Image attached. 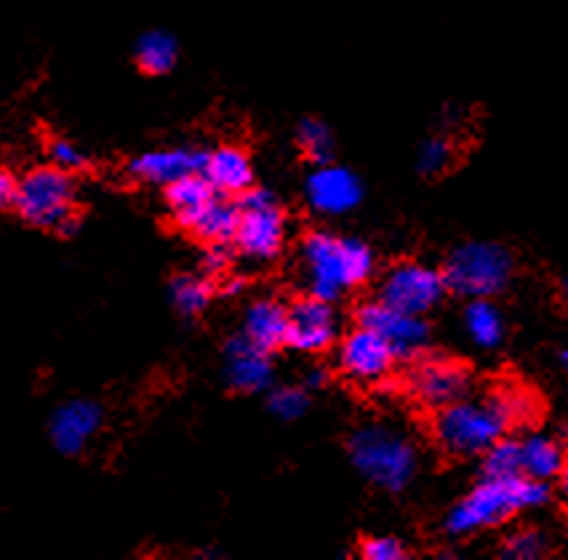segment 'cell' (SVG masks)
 Listing matches in <instances>:
<instances>
[{
    "mask_svg": "<svg viewBox=\"0 0 568 560\" xmlns=\"http://www.w3.org/2000/svg\"><path fill=\"white\" fill-rule=\"evenodd\" d=\"M310 294L334 302L349 288L372 278L374 254L358 238H336L332 233H310L302 243Z\"/></svg>",
    "mask_w": 568,
    "mask_h": 560,
    "instance_id": "cell-2",
    "label": "cell"
},
{
    "mask_svg": "<svg viewBox=\"0 0 568 560\" xmlns=\"http://www.w3.org/2000/svg\"><path fill=\"white\" fill-rule=\"evenodd\" d=\"M328 381V374L323 371V368H313V371L307 374V385L310 387H323Z\"/></svg>",
    "mask_w": 568,
    "mask_h": 560,
    "instance_id": "cell-35",
    "label": "cell"
},
{
    "mask_svg": "<svg viewBox=\"0 0 568 560\" xmlns=\"http://www.w3.org/2000/svg\"><path fill=\"white\" fill-rule=\"evenodd\" d=\"M564 462V446L550 435H528L526 440H520V470H524V476L537 480L558 478Z\"/></svg>",
    "mask_w": 568,
    "mask_h": 560,
    "instance_id": "cell-20",
    "label": "cell"
},
{
    "mask_svg": "<svg viewBox=\"0 0 568 560\" xmlns=\"http://www.w3.org/2000/svg\"><path fill=\"white\" fill-rule=\"evenodd\" d=\"M513 254L499 243H462L448 256L444 281L446 288L467 299H491L501 294L513 278Z\"/></svg>",
    "mask_w": 568,
    "mask_h": 560,
    "instance_id": "cell-5",
    "label": "cell"
},
{
    "mask_svg": "<svg viewBox=\"0 0 568 560\" xmlns=\"http://www.w3.org/2000/svg\"><path fill=\"white\" fill-rule=\"evenodd\" d=\"M220 195L211 182L203 174H187L182 180L166 184V203L171 208V216L180 227L190 230V224L197 220L203 208L209 206L214 197Z\"/></svg>",
    "mask_w": 568,
    "mask_h": 560,
    "instance_id": "cell-19",
    "label": "cell"
},
{
    "mask_svg": "<svg viewBox=\"0 0 568 560\" xmlns=\"http://www.w3.org/2000/svg\"><path fill=\"white\" fill-rule=\"evenodd\" d=\"M564 288H566V294H568V278H566V283H564Z\"/></svg>",
    "mask_w": 568,
    "mask_h": 560,
    "instance_id": "cell-39",
    "label": "cell"
},
{
    "mask_svg": "<svg viewBox=\"0 0 568 560\" xmlns=\"http://www.w3.org/2000/svg\"><path fill=\"white\" fill-rule=\"evenodd\" d=\"M358 326L374 328L376 334L385 336L395 358L403 360H412L419 353H425L427 342H430V326L422 320V315L400 313V309L379 299L358 309Z\"/></svg>",
    "mask_w": 568,
    "mask_h": 560,
    "instance_id": "cell-9",
    "label": "cell"
},
{
    "mask_svg": "<svg viewBox=\"0 0 568 560\" xmlns=\"http://www.w3.org/2000/svg\"><path fill=\"white\" fill-rule=\"evenodd\" d=\"M336 339V315L332 302L305 296L288 309L286 345L300 353H321Z\"/></svg>",
    "mask_w": 568,
    "mask_h": 560,
    "instance_id": "cell-11",
    "label": "cell"
},
{
    "mask_svg": "<svg viewBox=\"0 0 568 560\" xmlns=\"http://www.w3.org/2000/svg\"><path fill=\"white\" fill-rule=\"evenodd\" d=\"M339 364L345 368L347 377L358 381H379L389 374V368L395 364L393 347L387 345V339L382 334H376L374 328L358 326L353 334H347V339L342 342Z\"/></svg>",
    "mask_w": 568,
    "mask_h": 560,
    "instance_id": "cell-12",
    "label": "cell"
},
{
    "mask_svg": "<svg viewBox=\"0 0 568 560\" xmlns=\"http://www.w3.org/2000/svg\"><path fill=\"white\" fill-rule=\"evenodd\" d=\"M412 390L422 404L444 408L465 398V393L470 390V374L454 360H427L414 371Z\"/></svg>",
    "mask_w": 568,
    "mask_h": 560,
    "instance_id": "cell-16",
    "label": "cell"
},
{
    "mask_svg": "<svg viewBox=\"0 0 568 560\" xmlns=\"http://www.w3.org/2000/svg\"><path fill=\"white\" fill-rule=\"evenodd\" d=\"M296 142H300L302 153H305L315 166L321 163H332L334 157V134L326 123L318 118H305L296 126Z\"/></svg>",
    "mask_w": 568,
    "mask_h": 560,
    "instance_id": "cell-24",
    "label": "cell"
},
{
    "mask_svg": "<svg viewBox=\"0 0 568 560\" xmlns=\"http://www.w3.org/2000/svg\"><path fill=\"white\" fill-rule=\"evenodd\" d=\"M49 157L54 166L70 171V174L72 171H81L89 166V155H85V150H81L75 142H70V140H51Z\"/></svg>",
    "mask_w": 568,
    "mask_h": 560,
    "instance_id": "cell-30",
    "label": "cell"
},
{
    "mask_svg": "<svg viewBox=\"0 0 568 560\" xmlns=\"http://www.w3.org/2000/svg\"><path fill=\"white\" fill-rule=\"evenodd\" d=\"M230 265V252L227 243H209L206 254H203V269L209 275H220Z\"/></svg>",
    "mask_w": 568,
    "mask_h": 560,
    "instance_id": "cell-32",
    "label": "cell"
},
{
    "mask_svg": "<svg viewBox=\"0 0 568 560\" xmlns=\"http://www.w3.org/2000/svg\"><path fill=\"white\" fill-rule=\"evenodd\" d=\"M243 288H246V283H243V278H230L227 283H224V294H230V296L241 294Z\"/></svg>",
    "mask_w": 568,
    "mask_h": 560,
    "instance_id": "cell-36",
    "label": "cell"
},
{
    "mask_svg": "<svg viewBox=\"0 0 568 560\" xmlns=\"http://www.w3.org/2000/svg\"><path fill=\"white\" fill-rule=\"evenodd\" d=\"M203 176L211 182V187L220 195H243L254 187V166L251 157L237 144H222V147L206 153L203 163Z\"/></svg>",
    "mask_w": 568,
    "mask_h": 560,
    "instance_id": "cell-17",
    "label": "cell"
},
{
    "mask_svg": "<svg viewBox=\"0 0 568 560\" xmlns=\"http://www.w3.org/2000/svg\"><path fill=\"white\" fill-rule=\"evenodd\" d=\"M134 59L139 70L148 72V75H166L180 59V43L166 30H148L136 41Z\"/></svg>",
    "mask_w": 568,
    "mask_h": 560,
    "instance_id": "cell-23",
    "label": "cell"
},
{
    "mask_svg": "<svg viewBox=\"0 0 568 560\" xmlns=\"http://www.w3.org/2000/svg\"><path fill=\"white\" fill-rule=\"evenodd\" d=\"M17 187H19V180L11 171L0 169V211L3 208H11L17 201Z\"/></svg>",
    "mask_w": 568,
    "mask_h": 560,
    "instance_id": "cell-33",
    "label": "cell"
},
{
    "mask_svg": "<svg viewBox=\"0 0 568 560\" xmlns=\"http://www.w3.org/2000/svg\"><path fill=\"white\" fill-rule=\"evenodd\" d=\"M243 334L262 350L273 353L281 345H286L288 334V309L275 299H260L246 309V323Z\"/></svg>",
    "mask_w": 568,
    "mask_h": 560,
    "instance_id": "cell-18",
    "label": "cell"
},
{
    "mask_svg": "<svg viewBox=\"0 0 568 560\" xmlns=\"http://www.w3.org/2000/svg\"><path fill=\"white\" fill-rule=\"evenodd\" d=\"M206 153L197 147H169V150H150V153L136 155L129 163V174L139 182L166 184L182 180L187 174H201Z\"/></svg>",
    "mask_w": 568,
    "mask_h": 560,
    "instance_id": "cell-15",
    "label": "cell"
},
{
    "mask_svg": "<svg viewBox=\"0 0 568 560\" xmlns=\"http://www.w3.org/2000/svg\"><path fill=\"white\" fill-rule=\"evenodd\" d=\"M267 406L277 419L294 421L307 411L310 404H307V393L300 390V387H277V390H273V395H270Z\"/></svg>",
    "mask_w": 568,
    "mask_h": 560,
    "instance_id": "cell-29",
    "label": "cell"
},
{
    "mask_svg": "<svg viewBox=\"0 0 568 560\" xmlns=\"http://www.w3.org/2000/svg\"><path fill=\"white\" fill-rule=\"evenodd\" d=\"M545 552H547V542L537 529L515 531L505 542V547H501V558L507 560H539L545 558Z\"/></svg>",
    "mask_w": 568,
    "mask_h": 560,
    "instance_id": "cell-28",
    "label": "cell"
},
{
    "mask_svg": "<svg viewBox=\"0 0 568 560\" xmlns=\"http://www.w3.org/2000/svg\"><path fill=\"white\" fill-rule=\"evenodd\" d=\"M78 227H81V222H78V216H75V214H70L68 220H64L62 224H59L57 233H59V235H64V238H70V235H75V233H78Z\"/></svg>",
    "mask_w": 568,
    "mask_h": 560,
    "instance_id": "cell-34",
    "label": "cell"
},
{
    "mask_svg": "<svg viewBox=\"0 0 568 560\" xmlns=\"http://www.w3.org/2000/svg\"><path fill=\"white\" fill-rule=\"evenodd\" d=\"M305 195L313 211L323 216H342L363 201V184L353 171L334 163H321L305 182Z\"/></svg>",
    "mask_w": 568,
    "mask_h": 560,
    "instance_id": "cell-10",
    "label": "cell"
},
{
    "mask_svg": "<svg viewBox=\"0 0 568 560\" xmlns=\"http://www.w3.org/2000/svg\"><path fill=\"white\" fill-rule=\"evenodd\" d=\"M454 163V144L446 136H433L419 147V157H416V169L422 176H440L446 174L448 166Z\"/></svg>",
    "mask_w": 568,
    "mask_h": 560,
    "instance_id": "cell-27",
    "label": "cell"
},
{
    "mask_svg": "<svg viewBox=\"0 0 568 560\" xmlns=\"http://www.w3.org/2000/svg\"><path fill=\"white\" fill-rule=\"evenodd\" d=\"M102 406L94 400H68L54 411L49 421V438L64 457H75L102 427Z\"/></svg>",
    "mask_w": 568,
    "mask_h": 560,
    "instance_id": "cell-13",
    "label": "cell"
},
{
    "mask_svg": "<svg viewBox=\"0 0 568 560\" xmlns=\"http://www.w3.org/2000/svg\"><path fill=\"white\" fill-rule=\"evenodd\" d=\"M465 332L480 350H497L505 339V315L491 299H473L465 309Z\"/></svg>",
    "mask_w": 568,
    "mask_h": 560,
    "instance_id": "cell-21",
    "label": "cell"
},
{
    "mask_svg": "<svg viewBox=\"0 0 568 560\" xmlns=\"http://www.w3.org/2000/svg\"><path fill=\"white\" fill-rule=\"evenodd\" d=\"M211 294H214L211 283L197 275H180L171 283V302L182 315H201L209 307Z\"/></svg>",
    "mask_w": 568,
    "mask_h": 560,
    "instance_id": "cell-25",
    "label": "cell"
},
{
    "mask_svg": "<svg viewBox=\"0 0 568 560\" xmlns=\"http://www.w3.org/2000/svg\"><path fill=\"white\" fill-rule=\"evenodd\" d=\"M237 220H241V208L216 195L214 201L197 214V220L190 224V233L206 243H230L235 241Z\"/></svg>",
    "mask_w": 568,
    "mask_h": 560,
    "instance_id": "cell-22",
    "label": "cell"
},
{
    "mask_svg": "<svg viewBox=\"0 0 568 560\" xmlns=\"http://www.w3.org/2000/svg\"><path fill=\"white\" fill-rule=\"evenodd\" d=\"M484 472L486 478H510L524 476L520 470V440L499 438L497 444L484 451Z\"/></svg>",
    "mask_w": 568,
    "mask_h": 560,
    "instance_id": "cell-26",
    "label": "cell"
},
{
    "mask_svg": "<svg viewBox=\"0 0 568 560\" xmlns=\"http://www.w3.org/2000/svg\"><path fill=\"white\" fill-rule=\"evenodd\" d=\"M560 360H564V368H566V371H568V342H566L564 353H560Z\"/></svg>",
    "mask_w": 568,
    "mask_h": 560,
    "instance_id": "cell-38",
    "label": "cell"
},
{
    "mask_svg": "<svg viewBox=\"0 0 568 560\" xmlns=\"http://www.w3.org/2000/svg\"><path fill=\"white\" fill-rule=\"evenodd\" d=\"M513 425L505 390L486 398H459L435 417V438L452 457H478L488 446L505 438Z\"/></svg>",
    "mask_w": 568,
    "mask_h": 560,
    "instance_id": "cell-3",
    "label": "cell"
},
{
    "mask_svg": "<svg viewBox=\"0 0 568 560\" xmlns=\"http://www.w3.org/2000/svg\"><path fill=\"white\" fill-rule=\"evenodd\" d=\"M349 459L368 483L385 491H403L416 476L414 444L385 425L361 427L349 438Z\"/></svg>",
    "mask_w": 568,
    "mask_h": 560,
    "instance_id": "cell-4",
    "label": "cell"
},
{
    "mask_svg": "<svg viewBox=\"0 0 568 560\" xmlns=\"http://www.w3.org/2000/svg\"><path fill=\"white\" fill-rule=\"evenodd\" d=\"M558 480H560V491H564V497L568 499V459L564 462V470L558 472Z\"/></svg>",
    "mask_w": 568,
    "mask_h": 560,
    "instance_id": "cell-37",
    "label": "cell"
},
{
    "mask_svg": "<svg viewBox=\"0 0 568 560\" xmlns=\"http://www.w3.org/2000/svg\"><path fill=\"white\" fill-rule=\"evenodd\" d=\"M361 556L366 560H403L406 558V547L395 537H374L363 542Z\"/></svg>",
    "mask_w": 568,
    "mask_h": 560,
    "instance_id": "cell-31",
    "label": "cell"
},
{
    "mask_svg": "<svg viewBox=\"0 0 568 560\" xmlns=\"http://www.w3.org/2000/svg\"><path fill=\"white\" fill-rule=\"evenodd\" d=\"M446 294L444 273L419 265V262H400L385 275L379 286V302L408 315H425L440 305Z\"/></svg>",
    "mask_w": 568,
    "mask_h": 560,
    "instance_id": "cell-8",
    "label": "cell"
},
{
    "mask_svg": "<svg viewBox=\"0 0 568 560\" xmlns=\"http://www.w3.org/2000/svg\"><path fill=\"white\" fill-rule=\"evenodd\" d=\"M75 203V182L70 171L51 166H36L19 180L14 208L24 222L43 230H57L68 220Z\"/></svg>",
    "mask_w": 568,
    "mask_h": 560,
    "instance_id": "cell-6",
    "label": "cell"
},
{
    "mask_svg": "<svg viewBox=\"0 0 568 560\" xmlns=\"http://www.w3.org/2000/svg\"><path fill=\"white\" fill-rule=\"evenodd\" d=\"M224 379L237 393H262L273 381L270 353L256 347L246 334L235 336L224 347Z\"/></svg>",
    "mask_w": 568,
    "mask_h": 560,
    "instance_id": "cell-14",
    "label": "cell"
},
{
    "mask_svg": "<svg viewBox=\"0 0 568 560\" xmlns=\"http://www.w3.org/2000/svg\"><path fill=\"white\" fill-rule=\"evenodd\" d=\"M550 489L547 480H537L528 476L510 478H486L467 493L462 502L448 512L446 529L454 537H467L478 529H491V526L505 523L515 512L534 510V507L547 505Z\"/></svg>",
    "mask_w": 568,
    "mask_h": 560,
    "instance_id": "cell-1",
    "label": "cell"
},
{
    "mask_svg": "<svg viewBox=\"0 0 568 560\" xmlns=\"http://www.w3.org/2000/svg\"><path fill=\"white\" fill-rule=\"evenodd\" d=\"M241 220H237L235 243L248 259L270 262L281 254L286 241V216L270 190L251 187L241 195Z\"/></svg>",
    "mask_w": 568,
    "mask_h": 560,
    "instance_id": "cell-7",
    "label": "cell"
}]
</instances>
